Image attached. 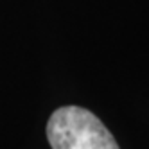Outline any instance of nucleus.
I'll list each match as a JSON object with an SVG mask.
<instances>
[{
	"label": "nucleus",
	"instance_id": "obj_1",
	"mask_svg": "<svg viewBox=\"0 0 149 149\" xmlns=\"http://www.w3.org/2000/svg\"><path fill=\"white\" fill-rule=\"evenodd\" d=\"M47 138L52 149H120L108 127L81 106H63L52 113Z\"/></svg>",
	"mask_w": 149,
	"mask_h": 149
}]
</instances>
